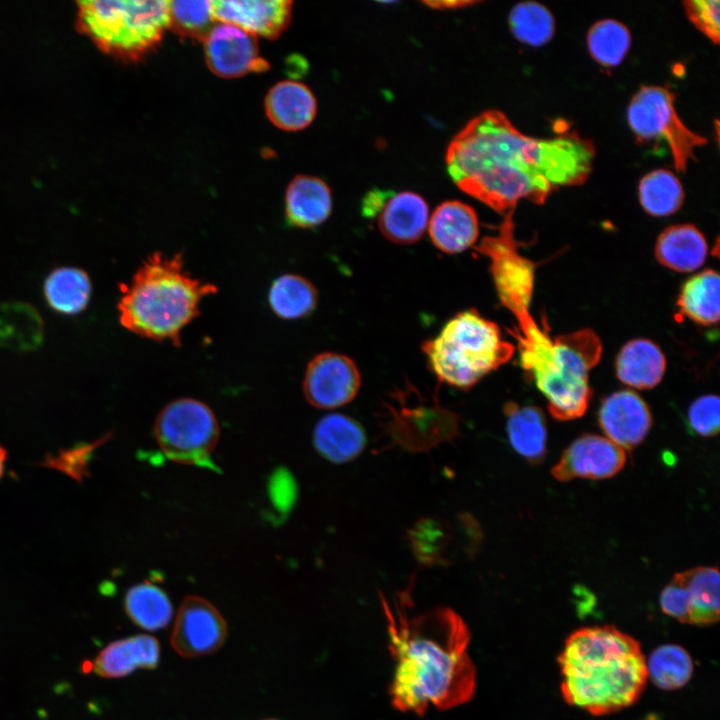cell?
<instances>
[{
  "label": "cell",
  "instance_id": "cell-27",
  "mask_svg": "<svg viewBox=\"0 0 720 720\" xmlns=\"http://www.w3.org/2000/svg\"><path fill=\"white\" fill-rule=\"evenodd\" d=\"M506 429L512 448L528 462L540 463L546 454L547 427L542 410L538 407L519 406L507 402L504 406Z\"/></svg>",
  "mask_w": 720,
  "mask_h": 720
},
{
  "label": "cell",
  "instance_id": "cell-6",
  "mask_svg": "<svg viewBox=\"0 0 720 720\" xmlns=\"http://www.w3.org/2000/svg\"><path fill=\"white\" fill-rule=\"evenodd\" d=\"M422 350L440 382L462 390L507 363L515 351L499 326L473 308L451 318Z\"/></svg>",
  "mask_w": 720,
  "mask_h": 720
},
{
  "label": "cell",
  "instance_id": "cell-31",
  "mask_svg": "<svg viewBox=\"0 0 720 720\" xmlns=\"http://www.w3.org/2000/svg\"><path fill=\"white\" fill-rule=\"evenodd\" d=\"M318 303L316 287L298 274L277 277L268 291V304L272 312L283 320H297L310 315Z\"/></svg>",
  "mask_w": 720,
  "mask_h": 720
},
{
  "label": "cell",
  "instance_id": "cell-3",
  "mask_svg": "<svg viewBox=\"0 0 720 720\" xmlns=\"http://www.w3.org/2000/svg\"><path fill=\"white\" fill-rule=\"evenodd\" d=\"M564 700L592 715L634 704L648 680L639 642L614 626L577 629L558 656Z\"/></svg>",
  "mask_w": 720,
  "mask_h": 720
},
{
  "label": "cell",
  "instance_id": "cell-4",
  "mask_svg": "<svg viewBox=\"0 0 720 720\" xmlns=\"http://www.w3.org/2000/svg\"><path fill=\"white\" fill-rule=\"evenodd\" d=\"M121 325L155 341L181 344V332L199 316L201 301L218 291L215 284L193 277L181 253H151L129 284H120Z\"/></svg>",
  "mask_w": 720,
  "mask_h": 720
},
{
  "label": "cell",
  "instance_id": "cell-45",
  "mask_svg": "<svg viewBox=\"0 0 720 720\" xmlns=\"http://www.w3.org/2000/svg\"><path fill=\"white\" fill-rule=\"evenodd\" d=\"M644 720H658V719H657V717L654 716V715H649V716H648L647 718H645Z\"/></svg>",
  "mask_w": 720,
  "mask_h": 720
},
{
  "label": "cell",
  "instance_id": "cell-20",
  "mask_svg": "<svg viewBox=\"0 0 720 720\" xmlns=\"http://www.w3.org/2000/svg\"><path fill=\"white\" fill-rule=\"evenodd\" d=\"M427 230L437 249L447 254H456L476 243L479 221L470 205L450 200L436 207L429 218Z\"/></svg>",
  "mask_w": 720,
  "mask_h": 720
},
{
  "label": "cell",
  "instance_id": "cell-7",
  "mask_svg": "<svg viewBox=\"0 0 720 720\" xmlns=\"http://www.w3.org/2000/svg\"><path fill=\"white\" fill-rule=\"evenodd\" d=\"M76 24L106 54L137 62L159 46L169 28L168 1H81Z\"/></svg>",
  "mask_w": 720,
  "mask_h": 720
},
{
  "label": "cell",
  "instance_id": "cell-11",
  "mask_svg": "<svg viewBox=\"0 0 720 720\" xmlns=\"http://www.w3.org/2000/svg\"><path fill=\"white\" fill-rule=\"evenodd\" d=\"M477 250L490 260V271L501 303L515 318L529 313L535 266L518 251L513 212L504 215L498 234L484 237Z\"/></svg>",
  "mask_w": 720,
  "mask_h": 720
},
{
  "label": "cell",
  "instance_id": "cell-32",
  "mask_svg": "<svg viewBox=\"0 0 720 720\" xmlns=\"http://www.w3.org/2000/svg\"><path fill=\"white\" fill-rule=\"evenodd\" d=\"M91 282L85 271L76 267H59L46 278L43 286L48 305L62 314L83 311L91 296Z\"/></svg>",
  "mask_w": 720,
  "mask_h": 720
},
{
  "label": "cell",
  "instance_id": "cell-15",
  "mask_svg": "<svg viewBox=\"0 0 720 720\" xmlns=\"http://www.w3.org/2000/svg\"><path fill=\"white\" fill-rule=\"evenodd\" d=\"M203 42L206 64L219 77L237 78L269 68L260 55L256 37L234 25H213Z\"/></svg>",
  "mask_w": 720,
  "mask_h": 720
},
{
  "label": "cell",
  "instance_id": "cell-5",
  "mask_svg": "<svg viewBox=\"0 0 720 720\" xmlns=\"http://www.w3.org/2000/svg\"><path fill=\"white\" fill-rule=\"evenodd\" d=\"M513 334L521 367L546 398L549 413L561 421L581 417L592 396L589 373L602 354L598 335L585 328L551 338L531 314L517 319Z\"/></svg>",
  "mask_w": 720,
  "mask_h": 720
},
{
  "label": "cell",
  "instance_id": "cell-22",
  "mask_svg": "<svg viewBox=\"0 0 720 720\" xmlns=\"http://www.w3.org/2000/svg\"><path fill=\"white\" fill-rule=\"evenodd\" d=\"M284 211L291 226L303 229L317 227L331 214V189L318 177L297 175L286 189Z\"/></svg>",
  "mask_w": 720,
  "mask_h": 720
},
{
  "label": "cell",
  "instance_id": "cell-21",
  "mask_svg": "<svg viewBox=\"0 0 720 720\" xmlns=\"http://www.w3.org/2000/svg\"><path fill=\"white\" fill-rule=\"evenodd\" d=\"M270 122L285 131L308 127L317 112V101L310 88L296 80H283L273 85L264 100Z\"/></svg>",
  "mask_w": 720,
  "mask_h": 720
},
{
  "label": "cell",
  "instance_id": "cell-42",
  "mask_svg": "<svg viewBox=\"0 0 720 720\" xmlns=\"http://www.w3.org/2000/svg\"><path fill=\"white\" fill-rule=\"evenodd\" d=\"M391 191L373 189L369 191L362 202V213L364 216L373 218L381 209Z\"/></svg>",
  "mask_w": 720,
  "mask_h": 720
},
{
  "label": "cell",
  "instance_id": "cell-39",
  "mask_svg": "<svg viewBox=\"0 0 720 720\" xmlns=\"http://www.w3.org/2000/svg\"><path fill=\"white\" fill-rule=\"evenodd\" d=\"M688 422L699 435L711 437L719 432L720 400L716 395L698 397L688 410Z\"/></svg>",
  "mask_w": 720,
  "mask_h": 720
},
{
  "label": "cell",
  "instance_id": "cell-17",
  "mask_svg": "<svg viewBox=\"0 0 720 720\" xmlns=\"http://www.w3.org/2000/svg\"><path fill=\"white\" fill-rule=\"evenodd\" d=\"M598 422L606 437L631 451L647 436L652 415L646 402L633 390H620L601 403Z\"/></svg>",
  "mask_w": 720,
  "mask_h": 720
},
{
  "label": "cell",
  "instance_id": "cell-13",
  "mask_svg": "<svg viewBox=\"0 0 720 720\" xmlns=\"http://www.w3.org/2000/svg\"><path fill=\"white\" fill-rule=\"evenodd\" d=\"M227 623L207 599L188 595L181 602L170 642L182 657L194 658L216 652L227 637Z\"/></svg>",
  "mask_w": 720,
  "mask_h": 720
},
{
  "label": "cell",
  "instance_id": "cell-1",
  "mask_svg": "<svg viewBox=\"0 0 720 720\" xmlns=\"http://www.w3.org/2000/svg\"><path fill=\"white\" fill-rule=\"evenodd\" d=\"M594 158V144L577 132L535 138L488 110L452 139L445 161L462 191L504 216L522 199L543 204L553 191L583 184Z\"/></svg>",
  "mask_w": 720,
  "mask_h": 720
},
{
  "label": "cell",
  "instance_id": "cell-44",
  "mask_svg": "<svg viewBox=\"0 0 720 720\" xmlns=\"http://www.w3.org/2000/svg\"><path fill=\"white\" fill-rule=\"evenodd\" d=\"M6 458V450L0 445V479L2 478L5 471Z\"/></svg>",
  "mask_w": 720,
  "mask_h": 720
},
{
  "label": "cell",
  "instance_id": "cell-29",
  "mask_svg": "<svg viewBox=\"0 0 720 720\" xmlns=\"http://www.w3.org/2000/svg\"><path fill=\"white\" fill-rule=\"evenodd\" d=\"M43 321L28 303L10 301L0 305V346L12 351L35 350L43 340Z\"/></svg>",
  "mask_w": 720,
  "mask_h": 720
},
{
  "label": "cell",
  "instance_id": "cell-37",
  "mask_svg": "<svg viewBox=\"0 0 720 720\" xmlns=\"http://www.w3.org/2000/svg\"><path fill=\"white\" fill-rule=\"evenodd\" d=\"M509 27L514 37L532 47L549 42L555 31L551 12L542 4L524 1L515 5L509 14Z\"/></svg>",
  "mask_w": 720,
  "mask_h": 720
},
{
  "label": "cell",
  "instance_id": "cell-16",
  "mask_svg": "<svg viewBox=\"0 0 720 720\" xmlns=\"http://www.w3.org/2000/svg\"><path fill=\"white\" fill-rule=\"evenodd\" d=\"M626 452L607 437L585 434L575 439L551 469L561 482L575 478L600 480L615 476L626 463Z\"/></svg>",
  "mask_w": 720,
  "mask_h": 720
},
{
  "label": "cell",
  "instance_id": "cell-38",
  "mask_svg": "<svg viewBox=\"0 0 720 720\" xmlns=\"http://www.w3.org/2000/svg\"><path fill=\"white\" fill-rule=\"evenodd\" d=\"M169 28L182 37L203 40L215 21L211 1H168Z\"/></svg>",
  "mask_w": 720,
  "mask_h": 720
},
{
  "label": "cell",
  "instance_id": "cell-35",
  "mask_svg": "<svg viewBox=\"0 0 720 720\" xmlns=\"http://www.w3.org/2000/svg\"><path fill=\"white\" fill-rule=\"evenodd\" d=\"M587 46L592 58L602 66L614 67L625 58L631 46L629 29L614 19L594 23L587 34Z\"/></svg>",
  "mask_w": 720,
  "mask_h": 720
},
{
  "label": "cell",
  "instance_id": "cell-2",
  "mask_svg": "<svg viewBox=\"0 0 720 720\" xmlns=\"http://www.w3.org/2000/svg\"><path fill=\"white\" fill-rule=\"evenodd\" d=\"M389 650L395 660L389 688L393 706L423 715L430 706L446 710L469 701L476 670L468 654L470 631L452 609L440 607L409 616L381 600Z\"/></svg>",
  "mask_w": 720,
  "mask_h": 720
},
{
  "label": "cell",
  "instance_id": "cell-46",
  "mask_svg": "<svg viewBox=\"0 0 720 720\" xmlns=\"http://www.w3.org/2000/svg\"><path fill=\"white\" fill-rule=\"evenodd\" d=\"M263 720H278V719L269 718V719H263Z\"/></svg>",
  "mask_w": 720,
  "mask_h": 720
},
{
  "label": "cell",
  "instance_id": "cell-12",
  "mask_svg": "<svg viewBox=\"0 0 720 720\" xmlns=\"http://www.w3.org/2000/svg\"><path fill=\"white\" fill-rule=\"evenodd\" d=\"M719 587L717 567L701 566L678 572L661 591L660 608L684 624H714L719 620Z\"/></svg>",
  "mask_w": 720,
  "mask_h": 720
},
{
  "label": "cell",
  "instance_id": "cell-30",
  "mask_svg": "<svg viewBox=\"0 0 720 720\" xmlns=\"http://www.w3.org/2000/svg\"><path fill=\"white\" fill-rule=\"evenodd\" d=\"M124 608L133 623L147 631L165 628L174 614L168 594L159 585L147 580L128 589Z\"/></svg>",
  "mask_w": 720,
  "mask_h": 720
},
{
  "label": "cell",
  "instance_id": "cell-19",
  "mask_svg": "<svg viewBox=\"0 0 720 720\" xmlns=\"http://www.w3.org/2000/svg\"><path fill=\"white\" fill-rule=\"evenodd\" d=\"M382 235L397 244H412L427 230L429 207L425 199L412 191L390 192L375 216Z\"/></svg>",
  "mask_w": 720,
  "mask_h": 720
},
{
  "label": "cell",
  "instance_id": "cell-40",
  "mask_svg": "<svg viewBox=\"0 0 720 720\" xmlns=\"http://www.w3.org/2000/svg\"><path fill=\"white\" fill-rule=\"evenodd\" d=\"M718 0L683 2L689 20L714 44L720 40V7Z\"/></svg>",
  "mask_w": 720,
  "mask_h": 720
},
{
  "label": "cell",
  "instance_id": "cell-28",
  "mask_svg": "<svg viewBox=\"0 0 720 720\" xmlns=\"http://www.w3.org/2000/svg\"><path fill=\"white\" fill-rule=\"evenodd\" d=\"M720 278L712 269L701 271L682 286L676 306L682 317L702 325L718 323L720 314Z\"/></svg>",
  "mask_w": 720,
  "mask_h": 720
},
{
  "label": "cell",
  "instance_id": "cell-9",
  "mask_svg": "<svg viewBox=\"0 0 720 720\" xmlns=\"http://www.w3.org/2000/svg\"><path fill=\"white\" fill-rule=\"evenodd\" d=\"M675 96L661 86H642L632 97L627 121L641 141L663 140L669 147L674 167L685 172L697 148L707 139L689 129L680 119L674 104Z\"/></svg>",
  "mask_w": 720,
  "mask_h": 720
},
{
  "label": "cell",
  "instance_id": "cell-14",
  "mask_svg": "<svg viewBox=\"0 0 720 720\" xmlns=\"http://www.w3.org/2000/svg\"><path fill=\"white\" fill-rule=\"evenodd\" d=\"M361 386V375L355 362L335 352L317 354L308 363L303 394L318 409H333L351 402Z\"/></svg>",
  "mask_w": 720,
  "mask_h": 720
},
{
  "label": "cell",
  "instance_id": "cell-23",
  "mask_svg": "<svg viewBox=\"0 0 720 720\" xmlns=\"http://www.w3.org/2000/svg\"><path fill=\"white\" fill-rule=\"evenodd\" d=\"M160 659L158 640L148 634H138L114 641L96 657L94 671L105 678H120L138 668L153 669Z\"/></svg>",
  "mask_w": 720,
  "mask_h": 720
},
{
  "label": "cell",
  "instance_id": "cell-34",
  "mask_svg": "<svg viewBox=\"0 0 720 720\" xmlns=\"http://www.w3.org/2000/svg\"><path fill=\"white\" fill-rule=\"evenodd\" d=\"M648 678L664 690H675L688 683L693 674V661L688 652L674 644L657 647L646 659Z\"/></svg>",
  "mask_w": 720,
  "mask_h": 720
},
{
  "label": "cell",
  "instance_id": "cell-24",
  "mask_svg": "<svg viewBox=\"0 0 720 720\" xmlns=\"http://www.w3.org/2000/svg\"><path fill=\"white\" fill-rule=\"evenodd\" d=\"M313 445L326 460L343 464L357 458L366 446L362 426L353 418L331 413L322 417L313 430Z\"/></svg>",
  "mask_w": 720,
  "mask_h": 720
},
{
  "label": "cell",
  "instance_id": "cell-41",
  "mask_svg": "<svg viewBox=\"0 0 720 720\" xmlns=\"http://www.w3.org/2000/svg\"><path fill=\"white\" fill-rule=\"evenodd\" d=\"M97 444L98 442H95L91 445L63 451L58 456L49 457L46 464L79 480L86 473L87 463Z\"/></svg>",
  "mask_w": 720,
  "mask_h": 720
},
{
  "label": "cell",
  "instance_id": "cell-33",
  "mask_svg": "<svg viewBox=\"0 0 720 720\" xmlns=\"http://www.w3.org/2000/svg\"><path fill=\"white\" fill-rule=\"evenodd\" d=\"M638 195L642 208L655 217L674 214L684 201L680 180L666 169H657L646 174L639 182Z\"/></svg>",
  "mask_w": 720,
  "mask_h": 720
},
{
  "label": "cell",
  "instance_id": "cell-25",
  "mask_svg": "<svg viewBox=\"0 0 720 720\" xmlns=\"http://www.w3.org/2000/svg\"><path fill=\"white\" fill-rule=\"evenodd\" d=\"M666 358L657 344L637 338L622 346L615 362L617 378L635 389H650L662 380Z\"/></svg>",
  "mask_w": 720,
  "mask_h": 720
},
{
  "label": "cell",
  "instance_id": "cell-43",
  "mask_svg": "<svg viewBox=\"0 0 720 720\" xmlns=\"http://www.w3.org/2000/svg\"><path fill=\"white\" fill-rule=\"evenodd\" d=\"M476 1H425L423 4L433 9H457L476 4Z\"/></svg>",
  "mask_w": 720,
  "mask_h": 720
},
{
  "label": "cell",
  "instance_id": "cell-36",
  "mask_svg": "<svg viewBox=\"0 0 720 720\" xmlns=\"http://www.w3.org/2000/svg\"><path fill=\"white\" fill-rule=\"evenodd\" d=\"M448 522L425 518L419 520L409 532V541L417 560L425 565L446 563L453 543Z\"/></svg>",
  "mask_w": 720,
  "mask_h": 720
},
{
  "label": "cell",
  "instance_id": "cell-8",
  "mask_svg": "<svg viewBox=\"0 0 720 720\" xmlns=\"http://www.w3.org/2000/svg\"><path fill=\"white\" fill-rule=\"evenodd\" d=\"M153 433L161 452L177 464L208 466L220 438L211 407L190 398L167 403L155 418Z\"/></svg>",
  "mask_w": 720,
  "mask_h": 720
},
{
  "label": "cell",
  "instance_id": "cell-26",
  "mask_svg": "<svg viewBox=\"0 0 720 720\" xmlns=\"http://www.w3.org/2000/svg\"><path fill=\"white\" fill-rule=\"evenodd\" d=\"M708 254V244L702 232L692 224H677L666 228L655 246L657 261L676 272L687 273L699 269Z\"/></svg>",
  "mask_w": 720,
  "mask_h": 720
},
{
  "label": "cell",
  "instance_id": "cell-18",
  "mask_svg": "<svg viewBox=\"0 0 720 720\" xmlns=\"http://www.w3.org/2000/svg\"><path fill=\"white\" fill-rule=\"evenodd\" d=\"M214 20L234 25L245 32L275 39L292 18L293 2L287 0L211 1Z\"/></svg>",
  "mask_w": 720,
  "mask_h": 720
},
{
  "label": "cell",
  "instance_id": "cell-10",
  "mask_svg": "<svg viewBox=\"0 0 720 720\" xmlns=\"http://www.w3.org/2000/svg\"><path fill=\"white\" fill-rule=\"evenodd\" d=\"M384 431L393 444L411 451H426L453 439L458 433V416L442 407L437 400H422L408 386L391 395Z\"/></svg>",
  "mask_w": 720,
  "mask_h": 720
}]
</instances>
